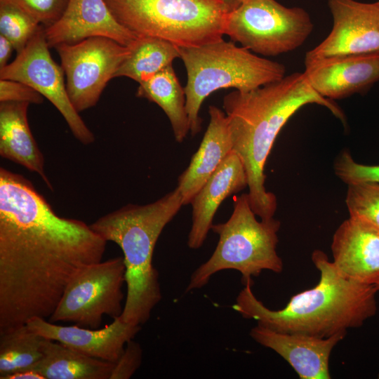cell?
<instances>
[{
	"instance_id": "d6a6232c",
	"label": "cell",
	"mask_w": 379,
	"mask_h": 379,
	"mask_svg": "<svg viewBox=\"0 0 379 379\" xmlns=\"http://www.w3.org/2000/svg\"><path fill=\"white\" fill-rule=\"evenodd\" d=\"M228 8L230 12L236 9L244 0H220Z\"/></svg>"
},
{
	"instance_id": "4fadbf2b",
	"label": "cell",
	"mask_w": 379,
	"mask_h": 379,
	"mask_svg": "<svg viewBox=\"0 0 379 379\" xmlns=\"http://www.w3.org/2000/svg\"><path fill=\"white\" fill-rule=\"evenodd\" d=\"M45 35L49 48L95 36L131 46L138 37L115 19L105 0H69L61 17L45 28Z\"/></svg>"
},
{
	"instance_id": "5bb4252c",
	"label": "cell",
	"mask_w": 379,
	"mask_h": 379,
	"mask_svg": "<svg viewBox=\"0 0 379 379\" xmlns=\"http://www.w3.org/2000/svg\"><path fill=\"white\" fill-rule=\"evenodd\" d=\"M305 66L312 88L332 100L364 93L379 81V53L330 57Z\"/></svg>"
},
{
	"instance_id": "44dd1931",
	"label": "cell",
	"mask_w": 379,
	"mask_h": 379,
	"mask_svg": "<svg viewBox=\"0 0 379 379\" xmlns=\"http://www.w3.org/2000/svg\"><path fill=\"white\" fill-rule=\"evenodd\" d=\"M42 357L32 368L45 379H109L114 364L44 338Z\"/></svg>"
},
{
	"instance_id": "83f0119b",
	"label": "cell",
	"mask_w": 379,
	"mask_h": 379,
	"mask_svg": "<svg viewBox=\"0 0 379 379\" xmlns=\"http://www.w3.org/2000/svg\"><path fill=\"white\" fill-rule=\"evenodd\" d=\"M45 28L54 24L62 15L69 0H11Z\"/></svg>"
},
{
	"instance_id": "52a82bcc",
	"label": "cell",
	"mask_w": 379,
	"mask_h": 379,
	"mask_svg": "<svg viewBox=\"0 0 379 379\" xmlns=\"http://www.w3.org/2000/svg\"><path fill=\"white\" fill-rule=\"evenodd\" d=\"M255 215L248 193L235 197L230 218L212 225L218 242L211 256L192 274L185 292L201 288L222 270L239 272L244 284L263 270L282 271L283 262L277 252L281 223L274 218L258 221Z\"/></svg>"
},
{
	"instance_id": "e575fe53",
	"label": "cell",
	"mask_w": 379,
	"mask_h": 379,
	"mask_svg": "<svg viewBox=\"0 0 379 379\" xmlns=\"http://www.w3.org/2000/svg\"><path fill=\"white\" fill-rule=\"evenodd\" d=\"M378 2H379V0H378Z\"/></svg>"
},
{
	"instance_id": "7402d4cb",
	"label": "cell",
	"mask_w": 379,
	"mask_h": 379,
	"mask_svg": "<svg viewBox=\"0 0 379 379\" xmlns=\"http://www.w3.org/2000/svg\"><path fill=\"white\" fill-rule=\"evenodd\" d=\"M137 96L156 103L169 119L175 139L182 142L190 132L186 96L172 65L138 84Z\"/></svg>"
},
{
	"instance_id": "7c38bea8",
	"label": "cell",
	"mask_w": 379,
	"mask_h": 379,
	"mask_svg": "<svg viewBox=\"0 0 379 379\" xmlns=\"http://www.w3.org/2000/svg\"><path fill=\"white\" fill-rule=\"evenodd\" d=\"M333 27L318 46L307 51L305 63L347 55L379 53V2L328 0Z\"/></svg>"
},
{
	"instance_id": "ba28073f",
	"label": "cell",
	"mask_w": 379,
	"mask_h": 379,
	"mask_svg": "<svg viewBox=\"0 0 379 379\" xmlns=\"http://www.w3.org/2000/svg\"><path fill=\"white\" fill-rule=\"evenodd\" d=\"M314 25L302 8L276 0H244L228 13L225 35L255 54L276 56L302 46Z\"/></svg>"
},
{
	"instance_id": "ac0fdd59",
	"label": "cell",
	"mask_w": 379,
	"mask_h": 379,
	"mask_svg": "<svg viewBox=\"0 0 379 379\" xmlns=\"http://www.w3.org/2000/svg\"><path fill=\"white\" fill-rule=\"evenodd\" d=\"M246 187L248 178L244 164L232 150L190 203L192 207V226L187 238L190 248L198 249L202 246L221 203Z\"/></svg>"
},
{
	"instance_id": "4316f807",
	"label": "cell",
	"mask_w": 379,
	"mask_h": 379,
	"mask_svg": "<svg viewBox=\"0 0 379 379\" xmlns=\"http://www.w3.org/2000/svg\"><path fill=\"white\" fill-rule=\"evenodd\" d=\"M334 170L335 175L347 185L359 182L379 183V165L359 164L347 150L343 151L337 157Z\"/></svg>"
},
{
	"instance_id": "1f68e13d",
	"label": "cell",
	"mask_w": 379,
	"mask_h": 379,
	"mask_svg": "<svg viewBox=\"0 0 379 379\" xmlns=\"http://www.w3.org/2000/svg\"><path fill=\"white\" fill-rule=\"evenodd\" d=\"M3 379H45L39 372L32 368L22 369L6 375Z\"/></svg>"
},
{
	"instance_id": "e0dca14e",
	"label": "cell",
	"mask_w": 379,
	"mask_h": 379,
	"mask_svg": "<svg viewBox=\"0 0 379 379\" xmlns=\"http://www.w3.org/2000/svg\"><path fill=\"white\" fill-rule=\"evenodd\" d=\"M333 264L345 277L375 285L379 281V230L349 218L335 230Z\"/></svg>"
},
{
	"instance_id": "7a4b0ae2",
	"label": "cell",
	"mask_w": 379,
	"mask_h": 379,
	"mask_svg": "<svg viewBox=\"0 0 379 379\" xmlns=\"http://www.w3.org/2000/svg\"><path fill=\"white\" fill-rule=\"evenodd\" d=\"M309 104L324 106L345 121L341 109L317 93L303 72L291 74L248 92L235 90L223 98L232 150L244 164L251 207L261 220L274 218L277 206L275 195L265 187L267 159L282 127Z\"/></svg>"
},
{
	"instance_id": "6da1fadb",
	"label": "cell",
	"mask_w": 379,
	"mask_h": 379,
	"mask_svg": "<svg viewBox=\"0 0 379 379\" xmlns=\"http://www.w3.org/2000/svg\"><path fill=\"white\" fill-rule=\"evenodd\" d=\"M107 241L90 225L58 215L22 175L0 168V333L47 319L82 266Z\"/></svg>"
},
{
	"instance_id": "603a6c76",
	"label": "cell",
	"mask_w": 379,
	"mask_h": 379,
	"mask_svg": "<svg viewBox=\"0 0 379 379\" xmlns=\"http://www.w3.org/2000/svg\"><path fill=\"white\" fill-rule=\"evenodd\" d=\"M176 58H180V53L175 44L159 38L138 36L114 77H125L140 84L172 65Z\"/></svg>"
},
{
	"instance_id": "f1b7e54d",
	"label": "cell",
	"mask_w": 379,
	"mask_h": 379,
	"mask_svg": "<svg viewBox=\"0 0 379 379\" xmlns=\"http://www.w3.org/2000/svg\"><path fill=\"white\" fill-rule=\"evenodd\" d=\"M142 358L140 345L133 340H129L114 364L109 379H129L140 366Z\"/></svg>"
},
{
	"instance_id": "cb8c5ba5",
	"label": "cell",
	"mask_w": 379,
	"mask_h": 379,
	"mask_svg": "<svg viewBox=\"0 0 379 379\" xmlns=\"http://www.w3.org/2000/svg\"><path fill=\"white\" fill-rule=\"evenodd\" d=\"M44 338L27 324L0 333V378L29 368L42 357Z\"/></svg>"
},
{
	"instance_id": "2e32d148",
	"label": "cell",
	"mask_w": 379,
	"mask_h": 379,
	"mask_svg": "<svg viewBox=\"0 0 379 379\" xmlns=\"http://www.w3.org/2000/svg\"><path fill=\"white\" fill-rule=\"evenodd\" d=\"M347 333L328 338L279 332L258 325L250 331L251 337L284 358L300 379H330L329 359L336 344Z\"/></svg>"
},
{
	"instance_id": "f546056e",
	"label": "cell",
	"mask_w": 379,
	"mask_h": 379,
	"mask_svg": "<svg viewBox=\"0 0 379 379\" xmlns=\"http://www.w3.org/2000/svg\"><path fill=\"white\" fill-rule=\"evenodd\" d=\"M44 97L29 85L15 80L0 79V102L41 104Z\"/></svg>"
},
{
	"instance_id": "484cf974",
	"label": "cell",
	"mask_w": 379,
	"mask_h": 379,
	"mask_svg": "<svg viewBox=\"0 0 379 379\" xmlns=\"http://www.w3.org/2000/svg\"><path fill=\"white\" fill-rule=\"evenodd\" d=\"M345 203L350 218L379 230V183L359 182L348 184Z\"/></svg>"
},
{
	"instance_id": "9a60e30c",
	"label": "cell",
	"mask_w": 379,
	"mask_h": 379,
	"mask_svg": "<svg viewBox=\"0 0 379 379\" xmlns=\"http://www.w3.org/2000/svg\"><path fill=\"white\" fill-rule=\"evenodd\" d=\"M26 324L43 338L59 342L87 356L112 363L117 361L126 343L141 329V326L124 322L119 317L100 329L56 325L41 317H34Z\"/></svg>"
},
{
	"instance_id": "30bf717a",
	"label": "cell",
	"mask_w": 379,
	"mask_h": 379,
	"mask_svg": "<svg viewBox=\"0 0 379 379\" xmlns=\"http://www.w3.org/2000/svg\"><path fill=\"white\" fill-rule=\"evenodd\" d=\"M55 48L69 100L79 113L96 105L108 81L131 53V46L102 36L62 44Z\"/></svg>"
},
{
	"instance_id": "836d02e7",
	"label": "cell",
	"mask_w": 379,
	"mask_h": 379,
	"mask_svg": "<svg viewBox=\"0 0 379 379\" xmlns=\"http://www.w3.org/2000/svg\"><path fill=\"white\" fill-rule=\"evenodd\" d=\"M375 286H376L378 291H379V281L375 284Z\"/></svg>"
},
{
	"instance_id": "8fae6325",
	"label": "cell",
	"mask_w": 379,
	"mask_h": 379,
	"mask_svg": "<svg viewBox=\"0 0 379 379\" xmlns=\"http://www.w3.org/2000/svg\"><path fill=\"white\" fill-rule=\"evenodd\" d=\"M0 79L25 83L48 99L60 112L74 136L84 145L95 137L73 107L64 80V71L52 58L41 26L13 61L0 69Z\"/></svg>"
},
{
	"instance_id": "3957f363",
	"label": "cell",
	"mask_w": 379,
	"mask_h": 379,
	"mask_svg": "<svg viewBox=\"0 0 379 379\" xmlns=\"http://www.w3.org/2000/svg\"><path fill=\"white\" fill-rule=\"evenodd\" d=\"M312 260L320 272L318 284L292 296L280 310L267 307L254 295L252 280L246 281L233 309L244 318L273 331L328 338L361 326L377 312L376 286L343 275L323 251Z\"/></svg>"
},
{
	"instance_id": "d6986e66",
	"label": "cell",
	"mask_w": 379,
	"mask_h": 379,
	"mask_svg": "<svg viewBox=\"0 0 379 379\" xmlns=\"http://www.w3.org/2000/svg\"><path fill=\"white\" fill-rule=\"evenodd\" d=\"M210 121L197 152L188 167L178 180L182 204H190L193 198L232 151V143L227 116L219 107H208Z\"/></svg>"
},
{
	"instance_id": "9c48e42d",
	"label": "cell",
	"mask_w": 379,
	"mask_h": 379,
	"mask_svg": "<svg viewBox=\"0 0 379 379\" xmlns=\"http://www.w3.org/2000/svg\"><path fill=\"white\" fill-rule=\"evenodd\" d=\"M124 282L123 257L82 266L69 281L50 321L72 322L81 327L98 328L104 315L112 319L121 315Z\"/></svg>"
},
{
	"instance_id": "ffe728a7",
	"label": "cell",
	"mask_w": 379,
	"mask_h": 379,
	"mask_svg": "<svg viewBox=\"0 0 379 379\" xmlns=\"http://www.w3.org/2000/svg\"><path fill=\"white\" fill-rule=\"evenodd\" d=\"M29 103L4 102L0 104V155L39 174L52 189L44 171V158L29 128Z\"/></svg>"
},
{
	"instance_id": "d4e9b609",
	"label": "cell",
	"mask_w": 379,
	"mask_h": 379,
	"mask_svg": "<svg viewBox=\"0 0 379 379\" xmlns=\"http://www.w3.org/2000/svg\"><path fill=\"white\" fill-rule=\"evenodd\" d=\"M41 25L11 0H0V33L22 51Z\"/></svg>"
},
{
	"instance_id": "8992f818",
	"label": "cell",
	"mask_w": 379,
	"mask_h": 379,
	"mask_svg": "<svg viewBox=\"0 0 379 379\" xmlns=\"http://www.w3.org/2000/svg\"><path fill=\"white\" fill-rule=\"evenodd\" d=\"M115 19L137 36L159 38L178 47L223 39L230 13L220 0H105Z\"/></svg>"
},
{
	"instance_id": "4dcf8cb0",
	"label": "cell",
	"mask_w": 379,
	"mask_h": 379,
	"mask_svg": "<svg viewBox=\"0 0 379 379\" xmlns=\"http://www.w3.org/2000/svg\"><path fill=\"white\" fill-rule=\"evenodd\" d=\"M14 47L11 42L3 35L0 34V69L8 65Z\"/></svg>"
},
{
	"instance_id": "277c9868",
	"label": "cell",
	"mask_w": 379,
	"mask_h": 379,
	"mask_svg": "<svg viewBox=\"0 0 379 379\" xmlns=\"http://www.w3.org/2000/svg\"><path fill=\"white\" fill-rule=\"evenodd\" d=\"M183 206L178 187L145 205L127 204L96 220L90 227L121 249L126 266V298L120 319L141 326L162 299L159 273L152 263L164 228Z\"/></svg>"
},
{
	"instance_id": "5b68a950",
	"label": "cell",
	"mask_w": 379,
	"mask_h": 379,
	"mask_svg": "<svg viewBox=\"0 0 379 379\" xmlns=\"http://www.w3.org/2000/svg\"><path fill=\"white\" fill-rule=\"evenodd\" d=\"M178 49L187 72L184 90L192 135L201 130L200 109L204 100L213 92L230 88L248 92L286 76L283 64L260 57L233 41L222 39Z\"/></svg>"
}]
</instances>
